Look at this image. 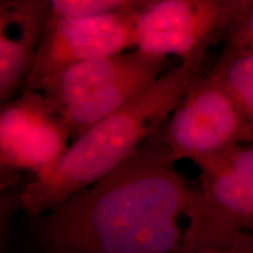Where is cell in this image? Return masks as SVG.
<instances>
[{
    "label": "cell",
    "mask_w": 253,
    "mask_h": 253,
    "mask_svg": "<svg viewBox=\"0 0 253 253\" xmlns=\"http://www.w3.org/2000/svg\"><path fill=\"white\" fill-rule=\"evenodd\" d=\"M50 14L61 18H81L141 11L155 0H48Z\"/></svg>",
    "instance_id": "8fae6325"
},
{
    "label": "cell",
    "mask_w": 253,
    "mask_h": 253,
    "mask_svg": "<svg viewBox=\"0 0 253 253\" xmlns=\"http://www.w3.org/2000/svg\"><path fill=\"white\" fill-rule=\"evenodd\" d=\"M138 12L81 18L50 14L24 89L37 90L47 79L77 63L134 49Z\"/></svg>",
    "instance_id": "52a82bcc"
},
{
    "label": "cell",
    "mask_w": 253,
    "mask_h": 253,
    "mask_svg": "<svg viewBox=\"0 0 253 253\" xmlns=\"http://www.w3.org/2000/svg\"><path fill=\"white\" fill-rule=\"evenodd\" d=\"M71 131L39 90L24 89L1 104L0 164L2 172L38 176L67 150Z\"/></svg>",
    "instance_id": "ba28073f"
},
{
    "label": "cell",
    "mask_w": 253,
    "mask_h": 253,
    "mask_svg": "<svg viewBox=\"0 0 253 253\" xmlns=\"http://www.w3.org/2000/svg\"><path fill=\"white\" fill-rule=\"evenodd\" d=\"M199 69L192 63L171 66L144 91L74 138L54 166L25 184L19 195L21 209L39 217L115 171L162 128Z\"/></svg>",
    "instance_id": "7a4b0ae2"
},
{
    "label": "cell",
    "mask_w": 253,
    "mask_h": 253,
    "mask_svg": "<svg viewBox=\"0 0 253 253\" xmlns=\"http://www.w3.org/2000/svg\"><path fill=\"white\" fill-rule=\"evenodd\" d=\"M232 15L217 0H155L138 12L134 49L202 66L209 47L227 31Z\"/></svg>",
    "instance_id": "8992f818"
},
{
    "label": "cell",
    "mask_w": 253,
    "mask_h": 253,
    "mask_svg": "<svg viewBox=\"0 0 253 253\" xmlns=\"http://www.w3.org/2000/svg\"><path fill=\"white\" fill-rule=\"evenodd\" d=\"M227 34V46L253 49V5L232 15Z\"/></svg>",
    "instance_id": "7c38bea8"
},
{
    "label": "cell",
    "mask_w": 253,
    "mask_h": 253,
    "mask_svg": "<svg viewBox=\"0 0 253 253\" xmlns=\"http://www.w3.org/2000/svg\"><path fill=\"white\" fill-rule=\"evenodd\" d=\"M191 253H253V232H240L223 244Z\"/></svg>",
    "instance_id": "4fadbf2b"
},
{
    "label": "cell",
    "mask_w": 253,
    "mask_h": 253,
    "mask_svg": "<svg viewBox=\"0 0 253 253\" xmlns=\"http://www.w3.org/2000/svg\"><path fill=\"white\" fill-rule=\"evenodd\" d=\"M198 178L181 253L253 232V141L195 163Z\"/></svg>",
    "instance_id": "277c9868"
},
{
    "label": "cell",
    "mask_w": 253,
    "mask_h": 253,
    "mask_svg": "<svg viewBox=\"0 0 253 253\" xmlns=\"http://www.w3.org/2000/svg\"><path fill=\"white\" fill-rule=\"evenodd\" d=\"M217 1H219L220 4H223L227 8L231 9L233 14L240 11V9L248 7L250 5H253V0H217Z\"/></svg>",
    "instance_id": "5bb4252c"
},
{
    "label": "cell",
    "mask_w": 253,
    "mask_h": 253,
    "mask_svg": "<svg viewBox=\"0 0 253 253\" xmlns=\"http://www.w3.org/2000/svg\"><path fill=\"white\" fill-rule=\"evenodd\" d=\"M50 15L48 0H0V101L24 89Z\"/></svg>",
    "instance_id": "9c48e42d"
},
{
    "label": "cell",
    "mask_w": 253,
    "mask_h": 253,
    "mask_svg": "<svg viewBox=\"0 0 253 253\" xmlns=\"http://www.w3.org/2000/svg\"><path fill=\"white\" fill-rule=\"evenodd\" d=\"M168 59L131 49L88 60L47 79L37 90L67 125L72 140L150 87Z\"/></svg>",
    "instance_id": "3957f363"
},
{
    "label": "cell",
    "mask_w": 253,
    "mask_h": 253,
    "mask_svg": "<svg viewBox=\"0 0 253 253\" xmlns=\"http://www.w3.org/2000/svg\"><path fill=\"white\" fill-rule=\"evenodd\" d=\"M156 135L175 163H196L253 141L239 107L211 73L195 79Z\"/></svg>",
    "instance_id": "5b68a950"
},
{
    "label": "cell",
    "mask_w": 253,
    "mask_h": 253,
    "mask_svg": "<svg viewBox=\"0 0 253 253\" xmlns=\"http://www.w3.org/2000/svg\"><path fill=\"white\" fill-rule=\"evenodd\" d=\"M194 184L155 134L101 181L37 217L42 253H181Z\"/></svg>",
    "instance_id": "6da1fadb"
},
{
    "label": "cell",
    "mask_w": 253,
    "mask_h": 253,
    "mask_svg": "<svg viewBox=\"0 0 253 253\" xmlns=\"http://www.w3.org/2000/svg\"><path fill=\"white\" fill-rule=\"evenodd\" d=\"M210 73L235 100L253 135V49L227 46Z\"/></svg>",
    "instance_id": "30bf717a"
}]
</instances>
